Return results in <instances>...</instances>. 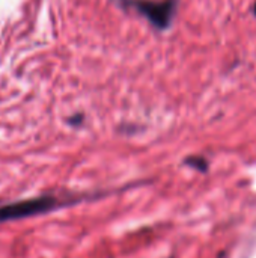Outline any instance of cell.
<instances>
[{
	"mask_svg": "<svg viewBox=\"0 0 256 258\" xmlns=\"http://www.w3.org/2000/svg\"><path fill=\"white\" fill-rule=\"evenodd\" d=\"M253 15L256 17V0H255V5H253Z\"/></svg>",
	"mask_w": 256,
	"mask_h": 258,
	"instance_id": "cell-4",
	"label": "cell"
},
{
	"mask_svg": "<svg viewBox=\"0 0 256 258\" xmlns=\"http://www.w3.org/2000/svg\"><path fill=\"white\" fill-rule=\"evenodd\" d=\"M184 163L199 172H207L208 171V160L201 157V156H190L184 160Z\"/></svg>",
	"mask_w": 256,
	"mask_h": 258,
	"instance_id": "cell-3",
	"label": "cell"
},
{
	"mask_svg": "<svg viewBox=\"0 0 256 258\" xmlns=\"http://www.w3.org/2000/svg\"><path fill=\"white\" fill-rule=\"evenodd\" d=\"M121 5L136 9L155 29L164 30L172 24L177 12V0H119Z\"/></svg>",
	"mask_w": 256,
	"mask_h": 258,
	"instance_id": "cell-2",
	"label": "cell"
},
{
	"mask_svg": "<svg viewBox=\"0 0 256 258\" xmlns=\"http://www.w3.org/2000/svg\"><path fill=\"white\" fill-rule=\"evenodd\" d=\"M63 206H66V203L54 195H41L9 203L0 206V224L39 216L44 213H50L56 209H60Z\"/></svg>",
	"mask_w": 256,
	"mask_h": 258,
	"instance_id": "cell-1",
	"label": "cell"
}]
</instances>
